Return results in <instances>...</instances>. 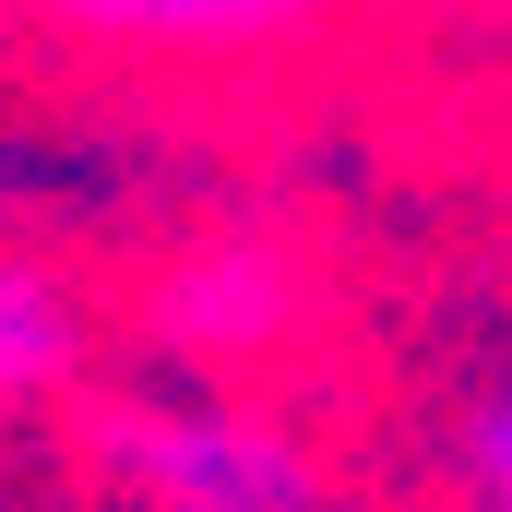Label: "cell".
<instances>
[{
    "label": "cell",
    "mask_w": 512,
    "mask_h": 512,
    "mask_svg": "<svg viewBox=\"0 0 512 512\" xmlns=\"http://www.w3.org/2000/svg\"><path fill=\"white\" fill-rule=\"evenodd\" d=\"M108 465L131 477L143 512H334L322 453L239 393H191V405H131L108 417Z\"/></svg>",
    "instance_id": "obj_1"
},
{
    "label": "cell",
    "mask_w": 512,
    "mask_h": 512,
    "mask_svg": "<svg viewBox=\"0 0 512 512\" xmlns=\"http://www.w3.org/2000/svg\"><path fill=\"white\" fill-rule=\"evenodd\" d=\"M155 346L203 382H239V370H274L298 334H310V274L274 251V239H203L155 274L143 298Z\"/></svg>",
    "instance_id": "obj_2"
},
{
    "label": "cell",
    "mask_w": 512,
    "mask_h": 512,
    "mask_svg": "<svg viewBox=\"0 0 512 512\" xmlns=\"http://www.w3.org/2000/svg\"><path fill=\"white\" fill-rule=\"evenodd\" d=\"M36 12L120 60H262V48L322 36L346 0H36Z\"/></svg>",
    "instance_id": "obj_3"
},
{
    "label": "cell",
    "mask_w": 512,
    "mask_h": 512,
    "mask_svg": "<svg viewBox=\"0 0 512 512\" xmlns=\"http://www.w3.org/2000/svg\"><path fill=\"white\" fill-rule=\"evenodd\" d=\"M84 346H96L84 286H72L60 262H36V251L0 239V405H48V393H72Z\"/></svg>",
    "instance_id": "obj_4"
},
{
    "label": "cell",
    "mask_w": 512,
    "mask_h": 512,
    "mask_svg": "<svg viewBox=\"0 0 512 512\" xmlns=\"http://www.w3.org/2000/svg\"><path fill=\"white\" fill-rule=\"evenodd\" d=\"M453 501L465 512H512V346L453 405Z\"/></svg>",
    "instance_id": "obj_5"
}]
</instances>
